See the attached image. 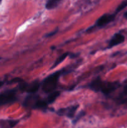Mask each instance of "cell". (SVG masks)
Segmentation results:
<instances>
[{
  "mask_svg": "<svg viewBox=\"0 0 127 128\" xmlns=\"http://www.w3.org/2000/svg\"><path fill=\"white\" fill-rule=\"evenodd\" d=\"M61 71H57L46 78L42 82V91L45 93H51L54 91L57 86Z\"/></svg>",
  "mask_w": 127,
  "mask_h": 128,
  "instance_id": "1",
  "label": "cell"
},
{
  "mask_svg": "<svg viewBox=\"0 0 127 128\" xmlns=\"http://www.w3.org/2000/svg\"><path fill=\"white\" fill-rule=\"evenodd\" d=\"M25 106H31L34 108L46 109L48 106L47 101L39 99V97L36 96H30L26 98L24 102Z\"/></svg>",
  "mask_w": 127,
  "mask_h": 128,
  "instance_id": "2",
  "label": "cell"
},
{
  "mask_svg": "<svg viewBox=\"0 0 127 128\" xmlns=\"http://www.w3.org/2000/svg\"><path fill=\"white\" fill-rule=\"evenodd\" d=\"M16 90H10L0 93V106L11 103L16 100Z\"/></svg>",
  "mask_w": 127,
  "mask_h": 128,
  "instance_id": "3",
  "label": "cell"
},
{
  "mask_svg": "<svg viewBox=\"0 0 127 128\" xmlns=\"http://www.w3.org/2000/svg\"><path fill=\"white\" fill-rule=\"evenodd\" d=\"M19 88L22 91H25L29 94H35L39 89L40 83L37 80L34 81V82L30 84L26 83H20Z\"/></svg>",
  "mask_w": 127,
  "mask_h": 128,
  "instance_id": "4",
  "label": "cell"
},
{
  "mask_svg": "<svg viewBox=\"0 0 127 128\" xmlns=\"http://www.w3.org/2000/svg\"><path fill=\"white\" fill-rule=\"evenodd\" d=\"M115 14H105L103 16L98 19L97 21V25L99 27H103L107 24L110 23L115 20Z\"/></svg>",
  "mask_w": 127,
  "mask_h": 128,
  "instance_id": "5",
  "label": "cell"
},
{
  "mask_svg": "<svg viewBox=\"0 0 127 128\" xmlns=\"http://www.w3.org/2000/svg\"><path fill=\"white\" fill-rule=\"evenodd\" d=\"M78 106H73L72 107H70L66 109H61L58 111V114L59 115H66L68 118H72L73 117Z\"/></svg>",
  "mask_w": 127,
  "mask_h": 128,
  "instance_id": "6",
  "label": "cell"
},
{
  "mask_svg": "<svg viewBox=\"0 0 127 128\" xmlns=\"http://www.w3.org/2000/svg\"><path fill=\"white\" fill-rule=\"evenodd\" d=\"M125 41V37L123 35L121 34L117 33L115 34L114 36L112 37L110 41L109 42V48H112L113 46H115L117 45L120 44L122 42H123Z\"/></svg>",
  "mask_w": 127,
  "mask_h": 128,
  "instance_id": "7",
  "label": "cell"
},
{
  "mask_svg": "<svg viewBox=\"0 0 127 128\" xmlns=\"http://www.w3.org/2000/svg\"><path fill=\"white\" fill-rule=\"evenodd\" d=\"M104 84L105 82H103L100 78H97L96 80H93L90 84L89 88L94 91L98 92V91H101V90L103 88V86H104Z\"/></svg>",
  "mask_w": 127,
  "mask_h": 128,
  "instance_id": "8",
  "label": "cell"
},
{
  "mask_svg": "<svg viewBox=\"0 0 127 128\" xmlns=\"http://www.w3.org/2000/svg\"><path fill=\"white\" fill-rule=\"evenodd\" d=\"M117 88V84L115 83H106L105 82L103 88L101 90V92L105 94H108L113 92Z\"/></svg>",
  "mask_w": 127,
  "mask_h": 128,
  "instance_id": "9",
  "label": "cell"
},
{
  "mask_svg": "<svg viewBox=\"0 0 127 128\" xmlns=\"http://www.w3.org/2000/svg\"><path fill=\"white\" fill-rule=\"evenodd\" d=\"M61 0H48L46 2V8L47 10H52L58 6Z\"/></svg>",
  "mask_w": 127,
  "mask_h": 128,
  "instance_id": "10",
  "label": "cell"
},
{
  "mask_svg": "<svg viewBox=\"0 0 127 128\" xmlns=\"http://www.w3.org/2000/svg\"><path fill=\"white\" fill-rule=\"evenodd\" d=\"M60 95V92L59 91H53V92L49 93V95L47 97V103L51 104L53 102H54L56 101V100L57 99V98Z\"/></svg>",
  "mask_w": 127,
  "mask_h": 128,
  "instance_id": "11",
  "label": "cell"
},
{
  "mask_svg": "<svg viewBox=\"0 0 127 128\" xmlns=\"http://www.w3.org/2000/svg\"><path fill=\"white\" fill-rule=\"evenodd\" d=\"M68 54V53H64V54H63L62 55H61L59 58H57V60L56 61V62H54V64L53 66H52V68H54L56 67V66H58L59 64H61L62 61H64V60L67 57Z\"/></svg>",
  "mask_w": 127,
  "mask_h": 128,
  "instance_id": "12",
  "label": "cell"
},
{
  "mask_svg": "<svg viewBox=\"0 0 127 128\" xmlns=\"http://www.w3.org/2000/svg\"><path fill=\"white\" fill-rule=\"evenodd\" d=\"M126 7H127V0H124V1H123V2H121L120 4L117 7V10H116V12H120V11L123 10L124 8H125Z\"/></svg>",
  "mask_w": 127,
  "mask_h": 128,
  "instance_id": "13",
  "label": "cell"
},
{
  "mask_svg": "<svg viewBox=\"0 0 127 128\" xmlns=\"http://www.w3.org/2000/svg\"><path fill=\"white\" fill-rule=\"evenodd\" d=\"M123 94L125 95H127V85L124 88V90H123Z\"/></svg>",
  "mask_w": 127,
  "mask_h": 128,
  "instance_id": "14",
  "label": "cell"
},
{
  "mask_svg": "<svg viewBox=\"0 0 127 128\" xmlns=\"http://www.w3.org/2000/svg\"><path fill=\"white\" fill-rule=\"evenodd\" d=\"M3 84H4V82H2V81H0V87L2 86Z\"/></svg>",
  "mask_w": 127,
  "mask_h": 128,
  "instance_id": "15",
  "label": "cell"
},
{
  "mask_svg": "<svg viewBox=\"0 0 127 128\" xmlns=\"http://www.w3.org/2000/svg\"><path fill=\"white\" fill-rule=\"evenodd\" d=\"M1 0H0V2H1Z\"/></svg>",
  "mask_w": 127,
  "mask_h": 128,
  "instance_id": "16",
  "label": "cell"
}]
</instances>
